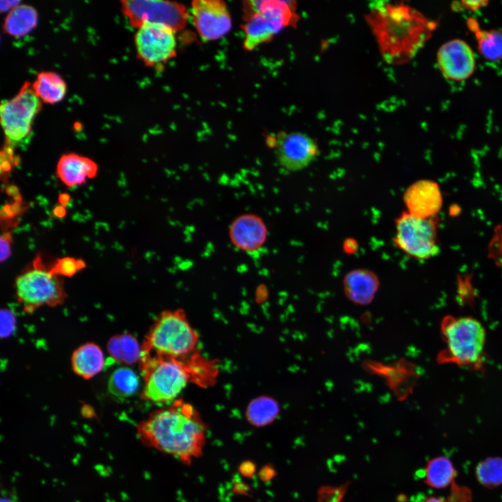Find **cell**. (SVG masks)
Segmentation results:
<instances>
[{"mask_svg":"<svg viewBox=\"0 0 502 502\" xmlns=\"http://www.w3.org/2000/svg\"><path fill=\"white\" fill-rule=\"evenodd\" d=\"M365 19L384 61L393 65L411 61L436 28V22L404 3H374Z\"/></svg>","mask_w":502,"mask_h":502,"instance_id":"1","label":"cell"},{"mask_svg":"<svg viewBox=\"0 0 502 502\" xmlns=\"http://www.w3.org/2000/svg\"><path fill=\"white\" fill-rule=\"evenodd\" d=\"M137 430L146 446L184 464L201 455L206 441V425L196 409L182 400L153 411Z\"/></svg>","mask_w":502,"mask_h":502,"instance_id":"2","label":"cell"},{"mask_svg":"<svg viewBox=\"0 0 502 502\" xmlns=\"http://www.w3.org/2000/svg\"><path fill=\"white\" fill-rule=\"evenodd\" d=\"M139 367L144 382L142 397L155 403L176 400L189 383L211 385L217 374L215 363L199 351L184 358L142 353Z\"/></svg>","mask_w":502,"mask_h":502,"instance_id":"3","label":"cell"},{"mask_svg":"<svg viewBox=\"0 0 502 502\" xmlns=\"http://www.w3.org/2000/svg\"><path fill=\"white\" fill-rule=\"evenodd\" d=\"M444 347L437 355L441 364H454L474 371L484 369L486 333L472 317L447 315L441 322Z\"/></svg>","mask_w":502,"mask_h":502,"instance_id":"4","label":"cell"},{"mask_svg":"<svg viewBox=\"0 0 502 502\" xmlns=\"http://www.w3.org/2000/svg\"><path fill=\"white\" fill-rule=\"evenodd\" d=\"M199 336L181 309L162 312L145 337L142 353L184 358L197 352Z\"/></svg>","mask_w":502,"mask_h":502,"instance_id":"5","label":"cell"},{"mask_svg":"<svg viewBox=\"0 0 502 502\" xmlns=\"http://www.w3.org/2000/svg\"><path fill=\"white\" fill-rule=\"evenodd\" d=\"M244 7L243 46L249 51L271 40L298 18L294 1H248Z\"/></svg>","mask_w":502,"mask_h":502,"instance_id":"6","label":"cell"},{"mask_svg":"<svg viewBox=\"0 0 502 502\" xmlns=\"http://www.w3.org/2000/svg\"><path fill=\"white\" fill-rule=\"evenodd\" d=\"M15 286L18 301L26 312L44 305L56 306L66 296L61 280L45 268L40 255L33 259L32 267L17 277Z\"/></svg>","mask_w":502,"mask_h":502,"instance_id":"7","label":"cell"},{"mask_svg":"<svg viewBox=\"0 0 502 502\" xmlns=\"http://www.w3.org/2000/svg\"><path fill=\"white\" fill-rule=\"evenodd\" d=\"M395 245L409 257L428 259L440 252L436 216L422 218L402 213L395 221Z\"/></svg>","mask_w":502,"mask_h":502,"instance_id":"8","label":"cell"},{"mask_svg":"<svg viewBox=\"0 0 502 502\" xmlns=\"http://www.w3.org/2000/svg\"><path fill=\"white\" fill-rule=\"evenodd\" d=\"M41 107L42 102L29 82H24L12 98L1 102V125L8 144H16L28 137Z\"/></svg>","mask_w":502,"mask_h":502,"instance_id":"9","label":"cell"},{"mask_svg":"<svg viewBox=\"0 0 502 502\" xmlns=\"http://www.w3.org/2000/svg\"><path fill=\"white\" fill-rule=\"evenodd\" d=\"M123 14L130 24L138 29L144 24H162L176 32L186 26L190 13L181 3L169 1L123 0Z\"/></svg>","mask_w":502,"mask_h":502,"instance_id":"10","label":"cell"},{"mask_svg":"<svg viewBox=\"0 0 502 502\" xmlns=\"http://www.w3.org/2000/svg\"><path fill=\"white\" fill-rule=\"evenodd\" d=\"M137 57L147 66H162L176 56V31L162 24H144L135 34Z\"/></svg>","mask_w":502,"mask_h":502,"instance_id":"11","label":"cell"},{"mask_svg":"<svg viewBox=\"0 0 502 502\" xmlns=\"http://www.w3.org/2000/svg\"><path fill=\"white\" fill-rule=\"evenodd\" d=\"M275 149L280 165L289 171H299L307 167L319 154L316 141L300 132H282L268 137Z\"/></svg>","mask_w":502,"mask_h":502,"instance_id":"12","label":"cell"},{"mask_svg":"<svg viewBox=\"0 0 502 502\" xmlns=\"http://www.w3.org/2000/svg\"><path fill=\"white\" fill-rule=\"evenodd\" d=\"M190 15L195 29L204 41L218 40L231 29V15L221 0H195Z\"/></svg>","mask_w":502,"mask_h":502,"instance_id":"13","label":"cell"},{"mask_svg":"<svg viewBox=\"0 0 502 502\" xmlns=\"http://www.w3.org/2000/svg\"><path fill=\"white\" fill-rule=\"evenodd\" d=\"M436 60L443 77L452 81L469 79L476 69V58L471 47L459 38L443 43L438 50Z\"/></svg>","mask_w":502,"mask_h":502,"instance_id":"14","label":"cell"},{"mask_svg":"<svg viewBox=\"0 0 502 502\" xmlns=\"http://www.w3.org/2000/svg\"><path fill=\"white\" fill-rule=\"evenodd\" d=\"M404 202L410 214L422 218L435 217L441 210L442 195L439 185L431 180H419L408 187Z\"/></svg>","mask_w":502,"mask_h":502,"instance_id":"15","label":"cell"},{"mask_svg":"<svg viewBox=\"0 0 502 502\" xmlns=\"http://www.w3.org/2000/svg\"><path fill=\"white\" fill-rule=\"evenodd\" d=\"M377 276L367 269H356L344 277L343 288L345 296L352 303L367 305L374 300L379 289Z\"/></svg>","mask_w":502,"mask_h":502,"instance_id":"16","label":"cell"},{"mask_svg":"<svg viewBox=\"0 0 502 502\" xmlns=\"http://www.w3.org/2000/svg\"><path fill=\"white\" fill-rule=\"evenodd\" d=\"M98 165L91 159L70 153L61 155L56 166V174L67 186L83 184L87 178H94Z\"/></svg>","mask_w":502,"mask_h":502,"instance_id":"17","label":"cell"},{"mask_svg":"<svg viewBox=\"0 0 502 502\" xmlns=\"http://www.w3.org/2000/svg\"><path fill=\"white\" fill-rule=\"evenodd\" d=\"M266 233L262 220L251 215L238 218L230 228V236L234 244L246 251L259 248L266 240Z\"/></svg>","mask_w":502,"mask_h":502,"instance_id":"18","label":"cell"},{"mask_svg":"<svg viewBox=\"0 0 502 502\" xmlns=\"http://www.w3.org/2000/svg\"><path fill=\"white\" fill-rule=\"evenodd\" d=\"M104 363L102 350L93 343H87L79 347L74 351L72 356L73 371L86 379L99 373Z\"/></svg>","mask_w":502,"mask_h":502,"instance_id":"19","label":"cell"},{"mask_svg":"<svg viewBox=\"0 0 502 502\" xmlns=\"http://www.w3.org/2000/svg\"><path fill=\"white\" fill-rule=\"evenodd\" d=\"M32 89L36 96L47 104L61 101L66 96L67 86L63 79L57 73L43 71L37 74Z\"/></svg>","mask_w":502,"mask_h":502,"instance_id":"20","label":"cell"},{"mask_svg":"<svg viewBox=\"0 0 502 502\" xmlns=\"http://www.w3.org/2000/svg\"><path fill=\"white\" fill-rule=\"evenodd\" d=\"M466 24L476 36L478 50L480 54L485 59L491 61L502 59V30L481 29L478 21L473 17L469 18Z\"/></svg>","mask_w":502,"mask_h":502,"instance_id":"21","label":"cell"},{"mask_svg":"<svg viewBox=\"0 0 502 502\" xmlns=\"http://www.w3.org/2000/svg\"><path fill=\"white\" fill-rule=\"evenodd\" d=\"M38 13L31 6L20 4L5 17L3 31L13 37H22L30 33L37 25Z\"/></svg>","mask_w":502,"mask_h":502,"instance_id":"22","label":"cell"},{"mask_svg":"<svg viewBox=\"0 0 502 502\" xmlns=\"http://www.w3.org/2000/svg\"><path fill=\"white\" fill-rule=\"evenodd\" d=\"M456 476L457 472L452 462L443 456L430 459L425 469V482L436 489L450 486L455 482Z\"/></svg>","mask_w":502,"mask_h":502,"instance_id":"23","label":"cell"},{"mask_svg":"<svg viewBox=\"0 0 502 502\" xmlns=\"http://www.w3.org/2000/svg\"><path fill=\"white\" fill-rule=\"evenodd\" d=\"M108 352L118 362L132 364L139 361L142 347L137 339L130 334L112 337L107 343Z\"/></svg>","mask_w":502,"mask_h":502,"instance_id":"24","label":"cell"},{"mask_svg":"<svg viewBox=\"0 0 502 502\" xmlns=\"http://www.w3.org/2000/svg\"><path fill=\"white\" fill-rule=\"evenodd\" d=\"M280 407L273 398L262 396L252 400L246 410V418L250 424L261 427L271 423L278 416Z\"/></svg>","mask_w":502,"mask_h":502,"instance_id":"25","label":"cell"},{"mask_svg":"<svg viewBox=\"0 0 502 502\" xmlns=\"http://www.w3.org/2000/svg\"><path fill=\"white\" fill-rule=\"evenodd\" d=\"M109 392L118 398L134 395L139 387V378L134 371L120 367L114 371L108 381Z\"/></svg>","mask_w":502,"mask_h":502,"instance_id":"26","label":"cell"},{"mask_svg":"<svg viewBox=\"0 0 502 502\" xmlns=\"http://www.w3.org/2000/svg\"><path fill=\"white\" fill-rule=\"evenodd\" d=\"M476 475L480 483L487 487L502 484V458L489 457L476 467Z\"/></svg>","mask_w":502,"mask_h":502,"instance_id":"27","label":"cell"},{"mask_svg":"<svg viewBox=\"0 0 502 502\" xmlns=\"http://www.w3.org/2000/svg\"><path fill=\"white\" fill-rule=\"evenodd\" d=\"M85 267V262L82 259L66 257L58 259L50 271L52 275L72 277Z\"/></svg>","mask_w":502,"mask_h":502,"instance_id":"28","label":"cell"},{"mask_svg":"<svg viewBox=\"0 0 502 502\" xmlns=\"http://www.w3.org/2000/svg\"><path fill=\"white\" fill-rule=\"evenodd\" d=\"M471 501V492L469 489L454 482L450 485V494L446 497L428 496L421 502H470Z\"/></svg>","mask_w":502,"mask_h":502,"instance_id":"29","label":"cell"},{"mask_svg":"<svg viewBox=\"0 0 502 502\" xmlns=\"http://www.w3.org/2000/svg\"><path fill=\"white\" fill-rule=\"evenodd\" d=\"M489 257L499 267L502 268V223L494 229V234L491 239L489 249Z\"/></svg>","mask_w":502,"mask_h":502,"instance_id":"30","label":"cell"},{"mask_svg":"<svg viewBox=\"0 0 502 502\" xmlns=\"http://www.w3.org/2000/svg\"><path fill=\"white\" fill-rule=\"evenodd\" d=\"M458 298L464 304H470L475 300L474 289L469 276L462 275L458 279Z\"/></svg>","mask_w":502,"mask_h":502,"instance_id":"31","label":"cell"},{"mask_svg":"<svg viewBox=\"0 0 502 502\" xmlns=\"http://www.w3.org/2000/svg\"><path fill=\"white\" fill-rule=\"evenodd\" d=\"M1 337L9 336L15 328V318L13 313L7 310L1 311Z\"/></svg>","mask_w":502,"mask_h":502,"instance_id":"32","label":"cell"},{"mask_svg":"<svg viewBox=\"0 0 502 502\" xmlns=\"http://www.w3.org/2000/svg\"><path fill=\"white\" fill-rule=\"evenodd\" d=\"M1 242V262L6 260L11 254L12 236L10 232L3 234L0 239Z\"/></svg>","mask_w":502,"mask_h":502,"instance_id":"33","label":"cell"},{"mask_svg":"<svg viewBox=\"0 0 502 502\" xmlns=\"http://www.w3.org/2000/svg\"><path fill=\"white\" fill-rule=\"evenodd\" d=\"M20 202L21 199H18L12 204H6L3 206L1 211V219H10L16 215L20 208Z\"/></svg>","mask_w":502,"mask_h":502,"instance_id":"34","label":"cell"},{"mask_svg":"<svg viewBox=\"0 0 502 502\" xmlns=\"http://www.w3.org/2000/svg\"><path fill=\"white\" fill-rule=\"evenodd\" d=\"M488 3L487 1H461L459 6L468 10L476 11L485 7Z\"/></svg>","mask_w":502,"mask_h":502,"instance_id":"35","label":"cell"},{"mask_svg":"<svg viewBox=\"0 0 502 502\" xmlns=\"http://www.w3.org/2000/svg\"><path fill=\"white\" fill-rule=\"evenodd\" d=\"M20 4V1H1V10L9 12Z\"/></svg>","mask_w":502,"mask_h":502,"instance_id":"36","label":"cell"},{"mask_svg":"<svg viewBox=\"0 0 502 502\" xmlns=\"http://www.w3.org/2000/svg\"><path fill=\"white\" fill-rule=\"evenodd\" d=\"M70 199V196L68 194H62L59 196V201L63 206H66Z\"/></svg>","mask_w":502,"mask_h":502,"instance_id":"37","label":"cell"},{"mask_svg":"<svg viewBox=\"0 0 502 502\" xmlns=\"http://www.w3.org/2000/svg\"><path fill=\"white\" fill-rule=\"evenodd\" d=\"M54 213L56 216L63 217L66 214V210L63 206H59L56 208Z\"/></svg>","mask_w":502,"mask_h":502,"instance_id":"38","label":"cell"},{"mask_svg":"<svg viewBox=\"0 0 502 502\" xmlns=\"http://www.w3.org/2000/svg\"><path fill=\"white\" fill-rule=\"evenodd\" d=\"M1 502H12V501H10V500L8 499V498H2Z\"/></svg>","mask_w":502,"mask_h":502,"instance_id":"39","label":"cell"}]
</instances>
